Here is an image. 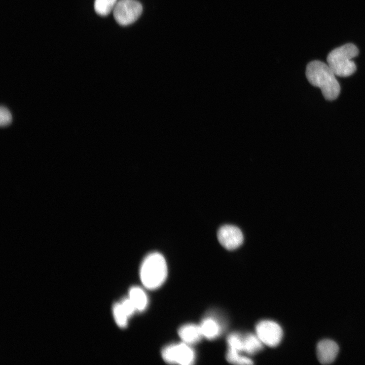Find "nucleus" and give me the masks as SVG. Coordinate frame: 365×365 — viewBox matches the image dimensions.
I'll use <instances>...</instances> for the list:
<instances>
[{
	"instance_id": "obj_1",
	"label": "nucleus",
	"mask_w": 365,
	"mask_h": 365,
	"mask_svg": "<svg viewBox=\"0 0 365 365\" xmlns=\"http://www.w3.org/2000/svg\"><path fill=\"white\" fill-rule=\"evenodd\" d=\"M306 76L312 85L321 89L326 99L332 100L337 98L340 92V85L328 64L318 60L311 61L306 67Z\"/></svg>"
},
{
	"instance_id": "obj_2",
	"label": "nucleus",
	"mask_w": 365,
	"mask_h": 365,
	"mask_svg": "<svg viewBox=\"0 0 365 365\" xmlns=\"http://www.w3.org/2000/svg\"><path fill=\"white\" fill-rule=\"evenodd\" d=\"M168 267L164 256L159 252H152L143 259L139 268V277L145 288L155 290L166 280Z\"/></svg>"
},
{
	"instance_id": "obj_3",
	"label": "nucleus",
	"mask_w": 365,
	"mask_h": 365,
	"mask_svg": "<svg viewBox=\"0 0 365 365\" xmlns=\"http://www.w3.org/2000/svg\"><path fill=\"white\" fill-rule=\"evenodd\" d=\"M358 54V50L354 44H347L332 50L327 57V63L336 76H349L356 70L352 59Z\"/></svg>"
},
{
	"instance_id": "obj_4",
	"label": "nucleus",
	"mask_w": 365,
	"mask_h": 365,
	"mask_svg": "<svg viewBox=\"0 0 365 365\" xmlns=\"http://www.w3.org/2000/svg\"><path fill=\"white\" fill-rule=\"evenodd\" d=\"M161 354L164 361L169 364L191 365L196 359L191 345L182 342L166 345L163 348Z\"/></svg>"
},
{
	"instance_id": "obj_5",
	"label": "nucleus",
	"mask_w": 365,
	"mask_h": 365,
	"mask_svg": "<svg viewBox=\"0 0 365 365\" xmlns=\"http://www.w3.org/2000/svg\"><path fill=\"white\" fill-rule=\"evenodd\" d=\"M142 11V5L137 1L119 0L113 10V15L120 25H127L135 21Z\"/></svg>"
},
{
	"instance_id": "obj_6",
	"label": "nucleus",
	"mask_w": 365,
	"mask_h": 365,
	"mask_svg": "<svg viewBox=\"0 0 365 365\" xmlns=\"http://www.w3.org/2000/svg\"><path fill=\"white\" fill-rule=\"evenodd\" d=\"M256 333L262 343L270 347L278 345L282 338L283 332L278 324L271 320L259 322L256 328Z\"/></svg>"
},
{
	"instance_id": "obj_7",
	"label": "nucleus",
	"mask_w": 365,
	"mask_h": 365,
	"mask_svg": "<svg viewBox=\"0 0 365 365\" xmlns=\"http://www.w3.org/2000/svg\"><path fill=\"white\" fill-rule=\"evenodd\" d=\"M217 239L220 244L228 250H234L243 243V236L237 227L226 225L221 227L217 232Z\"/></svg>"
},
{
	"instance_id": "obj_8",
	"label": "nucleus",
	"mask_w": 365,
	"mask_h": 365,
	"mask_svg": "<svg viewBox=\"0 0 365 365\" xmlns=\"http://www.w3.org/2000/svg\"><path fill=\"white\" fill-rule=\"evenodd\" d=\"M339 351V347L338 344L330 339L320 340L316 346L317 357L322 364H328L333 362Z\"/></svg>"
},
{
	"instance_id": "obj_9",
	"label": "nucleus",
	"mask_w": 365,
	"mask_h": 365,
	"mask_svg": "<svg viewBox=\"0 0 365 365\" xmlns=\"http://www.w3.org/2000/svg\"><path fill=\"white\" fill-rule=\"evenodd\" d=\"M178 335L182 342L190 345L199 342L203 337L199 325L193 323L181 326Z\"/></svg>"
},
{
	"instance_id": "obj_10",
	"label": "nucleus",
	"mask_w": 365,
	"mask_h": 365,
	"mask_svg": "<svg viewBox=\"0 0 365 365\" xmlns=\"http://www.w3.org/2000/svg\"><path fill=\"white\" fill-rule=\"evenodd\" d=\"M199 326L203 337L209 340L217 337L222 331L220 322L215 317L211 315L204 318Z\"/></svg>"
},
{
	"instance_id": "obj_11",
	"label": "nucleus",
	"mask_w": 365,
	"mask_h": 365,
	"mask_svg": "<svg viewBox=\"0 0 365 365\" xmlns=\"http://www.w3.org/2000/svg\"><path fill=\"white\" fill-rule=\"evenodd\" d=\"M128 297L135 306L137 312H143L149 305V298L144 290L138 286H133L128 291Z\"/></svg>"
},
{
	"instance_id": "obj_12",
	"label": "nucleus",
	"mask_w": 365,
	"mask_h": 365,
	"mask_svg": "<svg viewBox=\"0 0 365 365\" xmlns=\"http://www.w3.org/2000/svg\"><path fill=\"white\" fill-rule=\"evenodd\" d=\"M243 352L249 354H255L263 348V343L258 336L248 334L243 337Z\"/></svg>"
},
{
	"instance_id": "obj_13",
	"label": "nucleus",
	"mask_w": 365,
	"mask_h": 365,
	"mask_svg": "<svg viewBox=\"0 0 365 365\" xmlns=\"http://www.w3.org/2000/svg\"><path fill=\"white\" fill-rule=\"evenodd\" d=\"M112 310L114 320L118 326L120 328L126 327L130 317L123 308L120 302L115 303L113 305Z\"/></svg>"
},
{
	"instance_id": "obj_14",
	"label": "nucleus",
	"mask_w": 365,
	"mask_h": 365,
	"mask_svg": "<svg viewBox=\"0 0 365 365\" xmlns=\"http://www.w3.org/2000/svg\"><path fill=\"white\" fill-rule=\"evenodd\" d=\"M226 358L228 362L235 364L247 365L253 363L250 358L242 355L240 352L230 348H228Z\"/></svg>"
},
{
	"instance_id": "obj_15",
	"label": "nucleus",
	"mask_w": 365,
	"mask_h": 365,
	"mask_svg": "<svg viewBox=\"0 0 365 365\" xmlns=\"http://www.w3.org/2000/svg\"><path fill=\"white\" fill-rule=\"evenodd\" d=\"M117 2V0H95V11L100 16H106L113 11Z\"/></svg>"
},
{
	"instance_id": "obj_16",
	"label": "nucleus",
	"mask_w": 365,
	"mask_h": 365,
	"mask_svg": "<svg viewBox=\"0 0 365 365\" xmlns=\"http://www.w3.org/2000/svg\"><path fill=\"white\" fill-rule=\"evenodd\" d=\"M228 348L243 352V337L237 333L230 334L227 338Z\"/></svg>"
},
{
	"instance_id": "obj_17",
	"label": "nucleus",
	"mask_w": 365,
	"mask_h": 365,
	"mask_svg": "<svg viewBox=\"0 0 365 365\" xmlns=\"http://www.w3.org/2000/svg\"><path fill=\"white\" fill-rule=\"evenodd\" d=\"M120 302L130 317L137 312L135 306L128 296L123 298Z\"/></svg>"
},
{
	"instance_id": "obj_18",
	"label": "nucleus",
	"mask_w": 365,
	"mask_h": 365,
	"mask_svg": "<svg viewBox=\"0 0 365 365\" xmlns=\"http://www.w3.org/2000/svg\"><path fill=\"white\" fill-rule=\"evenodd\" d=\"M12 118L10 111L5 106H1L0 108V125L6 126L12 122Z\"/></svg>"
}]
</instances>
